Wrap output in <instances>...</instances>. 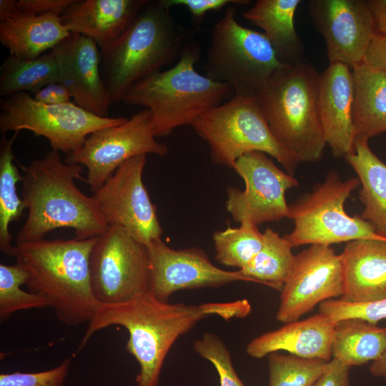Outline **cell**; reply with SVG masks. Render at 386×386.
Returning a JSON list of instances; mask_svg holds the SVG:
<instances>
[{
	"label": "cell",
	"instance_id": "obj_2",
	"mask_svg": "<svg viewBox=\"0 0 386 386\" xmlns=\"http://www.w3.org/2000/svg\"><path fill=\"white\" fill-rule=\"evenodd\" d=\"M24 172L22 199L27 219L19 232L16 244L44 239L58 228H71L76 238L86 239L102 235L109 227L93 197L75 185L82 167L62 161L51 150L28 166L19 163Z\"/></svg>",
	"mask_w": 386,
	"mask_h": 386
},
{
	"label": "cell",
	"instance_id": "obj_30",
	"mask_svg": "<svg viewBox=\"0 0 386 386\" xmlns=\"http://www.w3.org/2000/svg\"><path fill=\"white\" fill-rule=\"evenodd\" d=\"M59 81L56 57L51 50L32 59L8 56L0 68V95L34 94L43 86Z\"/></svg>",
	"mask_w": 386,
	"mask_h": 386
},
{
	"label": "cell",
	"instance_id": "obj_13",
	"mask_svg": "<svg viewBox=\"0 0 386 386\" xmlns=\"http://www.w3.org/2000/svg\"><path fill=\"white\" fill-rule=\"evenodd\" d=\"M233 169L245 184L244 190L234 187L227 190L226 209L235 222L257 226L289 218L286 192L299 184L292 175L261 152L240 157Z\"/></svg>",
	"mask_w": 386,
	"mask_h": 386
},
{
	"label": "cell",
	"instance_id": "obj_35",
	"mask_svg": "<svg viewBox=\"0 0 386 386\" xmlns=\"http://www.w3.org/2000/svg\"><path fill=\"white\" fill-rule=\"evenodd\" d=\"M319 312L335 322L347 318H358L377 325L386 319V298L365 303H350L340 298L331 299L319 305Z\"/></svg>",
	"mask_w": 386,
	"mask_h": 386
},
{
	"label": "cell",
	"instance_id": "obj_18",
	"mask_svg": "<svg viewBox=\"0 0 386 386\" xmlns=\"http://www.w3.org/2000/svg\"><path fill=\"white\" fill-rule=\"evenodd\" d=\"M56 57L59 79L70 91L74 103L107 117L111 103L101 74V52L95 41L71 34L51 50Z\"/></svg>",
	"mask_w": 386,
	"mask_h": 386
},
{
	"label": "cell",
	"instance_id": "obj_10",
	"mask_svg": "<svg viewBox=\"0 0 386 386\" xmlns=\"http://www.w3.org/2000/svg\"><path fill=\"white\" fill-rule=\"evenodd\" d=\"M0 109L2 134L29 130L47 139L52 150L67 154L79 149L91 133L127 119L123 117H99L74 102L44 104L27 92L3 97Z\"/></svg>",
	"mask_w": 386,
	"mask_h": 386
},
{
	"label": "cell",
	"instance_id": "obj_34",
	"mask_svg": "<svg viewBox=\"0 0 386 386\" xmlns=\"http://www.w3.org/2000/svg\"><path fill=\"white\" fill-rule=\"evenodd\" d=\"M193 347L199 355L213 365L219 386H244L234 370L229 350L217 335L204 333L194 341Z\"/></svg>",
	"mask_w": 386,
	"mask_h": 386
},
{
	"label": "cell",
	"instance_id": "obj_25",
	"mask_svg": "<svg viewBox=\"0 0 386 386\" xmlns=\"http://www.w3.org/2000/svg\"><path fill=\"white\" fill-rule=\"evenodd\" d=\"M357 175L364 206L360 217L375 233L386 239V163L370 149L368 142L355 139L354 148L345 157Z\"/></svg>",
	"mask_w": 386,
	"mask_h": 386
},
{
	"label": "cell",
	"instance_id": "obj_44",
	"mask_svg": "<svg viewBox=\"0 0 386 386\" xmlns=\"http://www.w3.org/2000/svg\"><path fill=\"white\" fill-rule=\"evenodd\" d=\"M369 369L373 376L386 379V350L380 357L372 362Z\"/></svg>",
	"mask_w": 386,
	"mask_h": 386
},
{
	"label": "cell",
	"instance_id": "obj_32",
	"mask_svg": "<svg viewBox=\"0 0 386 386\" xmlns=\"http://www.w3.org/2000/svg\"><path fill=\"white\" fill-rule=\"evenodd\" d=\"M269 386H312L329 361L278 352L267 355Z\"/></svg>",
	"mask_w": 386,
	"mask_h": 386
},
{
	"label": "cell",
	"instance_id": "obj_1",
	"mask_svg": "<svg viewBox=\"0 0 386 386\" xmlns=\"http://www.w3.org/2000/svg\"><path fill=\"white\" fill-rule=\"evenodd\" d=\"M249 312L247 300L185 305L162 301L149 292L124 302L100 304L79 349L95 332L112 325L122 326L129 333L126 348L139 367L137 386H158L165 358L179 337L209 316L229 320Z\"/></svg>",
	"mask_w": 386,
	"mask_h": 386
},
{
	"label": "cell",
	"instance_id": "obj_33",
	"mask_svg": "<svg viewBox=\"0 0 386 386\" xmlns=\"http://www.w3.org/2000/svg\"><path fill=\"white\" fill-rule=\"evenodd\" d=\"M28 277L26 271L18 264H0L1 321L19 310L49 307V301L43 296L21 289L22 284H26Z\"/></svg>",
	"mask_w": 386,
	"mask_h": 386
},
{
	"label": "cell",
	"instance_id": "obj_37",
	"mask_svg": "<svg viewBox=\"0 0 386 386\" xmlns=\"http://www.w3.org/2000/svg\"><path fill=\"white\" fill-rule=\"evenodd\" d=\"M172 8L184 6L189 11L196 26H199L207 11L219 10L229 4H248V0H164Z\"/></svg>",
	"mask_w": 386,
	"mask_h": 386
},
{
	"label": "cell",
	"instance_id": "obj_4",
	"mask_svg": "<svg viewBox=\"0 0 386 386\" xmlns=\"http://www.w3.org/2000/svg\"><path fill=\"white\" fill-rule=\"evenodd\" d=\"M97 238L43 239L15 245L16 264L29 275L26 285L45 297L66 325L89 323L100 305L90 274V257Z\"/></svg>",
	"mask_w": 386,
	"mask_h": 386
},
{
	"label": "cell",
	"instance_id": "obj_42",
	"mask_svg": "<svg viewBox=\"0 0 386 386\" xmlns=\"http://www.w3.org/2000/svg\"><path fill=\"white\" fill-rule=\"evenodd\" d=\"M372 12L376 31L386 35V0H367Z\"/></svg>",
	"mask_w": 386,
	"mask_h": 386
},
{
	"label": "cell",
	"instance_id": "obj_40",
	"mask_svg": "<svg viewBox=\"0 0 386 386\" xmlns=\"http://www.w3.org/2000/svg\"><path fill=\"white\" fill-rule=\"evenodd\" d=\"M34 99L44 104H61L72 102L69 89L60 81L50 83L34 94Z\"/></svg>",
	"mask_w": 386,
	"mask_h": 386
},
{
	"label": "cell",
	"instance_id": "obj_5",
	"mask_svg": "<svg viewBox=\"0 0 386 386\" xmlns=\"http://www.w3.org/2000/svg\"><path fill=\"white\" fill-rule=\"evenodd\" d=\"M201 51L200 44L194 38L173 66L137 82L123 96L122 102L150 111L156 137L191 125L202 114L234 95L228 84L213 81L195 69Z\"/></svg>",
	"mask_w": 386,
	"mask_h": 386
},
{
	"label": "cell",
	"instance_id": "obj_12",
	"mask_svg": "<svg viewBox=\"0 0 386 386\" xmlns=\"http://www.w3.org/2000/svg\"><path fill=\"white\" fill-rule=\"evenodd\" d=\"M167 150L166 144L156 139L151 112L144 108L124 123L91 133L82 147L64 161L86 168V182L95 193L128 159L147 154L164 156Z\"/></svg>",
	"mask_w": 386,
	"mask_h": 386
},
{
	"label": "cell",
	"instance_id": "obj_16",
	"mask_svg": "<svg viewBox=\"0 0 386 386\" xmlns=\"http://www.w3.org/2000/svg\"><path fill=\"white\" fill-rule=\"evenodd\" d=\"M308 11L325 40L330 64L353 69L364 62L377 33L367 1L310 0Z\"/></svg>",
	"mask_w": 386,
	"mask_h": 386
},
{
	"label": "cell",
	"instance_id": "obj_43",
	"mask_svg": "<svg viewBox=\"0 0 386 386\" xmlns=\"http://www.w3.org/2000/svg\"><path fill=\"white\" fill-rule=\"evenodd\" d=\"M21 13L16 0H0V21H5Z\"/></svg>",
	"mask_w": 386,
	"mask_h": 386
},
{
	"label": "cell",
	"instance_id": "obj_11",
	"mask_svg": "<svg viewBox=\"0 0 386 386\" xmlns=\"http://www.w3.org/2000/svg\"><path fill=\"white\" fill-rule=\"evenodd\" d=\"M91 282L99 304L124 302L150 292L147 246L118 226H109L92 249Z\"/></svg>",
	"mask_w": 386,
	"mask_h": 386
},
{
	"label": "cell",
	"instance_id": "obj_36",
	"mask_svg": "<svg viewBox=\"0 0 386 386\" xmlns=\"http://www.w3.org/2000/svg\"><path fill=\"white\" fill-rule=\"evenodd\" d=\"M71 360L58 366L36 372H14L0 375V386H63L68 375Z\"/></svg>",
	"mask_w": 386,
	"mask_h": 386
},
{
	"label": "cell",
	"instance_id": "obj_6",
	"mask_svg": "<svg viewBox=\"0 0 386 386\" xmlns=\"http://www.w3.org/2000/svg\"><path fill=\"white\" fill-rule=\"evenodd\" d=\"M321 74L312 64H284L257 96L273 134L299 163L316 162L327 145L318 96Z\"/></svg>",
	"mask_w": 386,
	"mask_h": 386
},
{
	"label": "cell",
	"instance_id": "obj_8",
	"mask_svg": "<svg viewBox=\"0 0 386 386\" xmlns=\"http://www.w3.org/2000/svg\"><path fill=\"white\" fill-rule=\"evenodd\" d=\"M209 145L217 164L233 169L240 157L261 152L274 158L290 175L299 162L278 142L257 97L234 95L199 116L190 125Z\"/></svg>",
	"mask_w": 386,
	"mask_h": 386
},
{
	"label": "cell",
	"instance_id": "obj_14",
	"mask_svg": "<svg viewBox=\"0 0 386 386\" xmlns=\"http://www.w3.org/2000/svg\"><path fill=\"white\" fill-rule=\"evenodd\" d=\"M147 154L122 164L92 196L109 226H118L148 246L162 239L157 209L145 187L142 174Z\"/></svg>",
	"mask_w": 386,
	"mask_h": 386
},
{
	"label": "cell",
	"instance_id": "obj_9",
	"mask_svg": "<svg viewBox=\"0 0 386 386\" xmlns=\"http://www.w3.org/2000/svg\"><path fill=\"white\" fill-rule=\"evenodd\" d=\"M359 185L357 177L342 180L335 171H331L310 192L289 205V218L295 227L284 237L292 247L383 238L361 217L345 212L346 200Z\"/></svg>",
	"mask_w": 386,
	"mask_h": 386
},
{
	"label": "cell",
	"instance_id": "obj_28",
	"mask_svg": "<svg viewBox=\"0 0 386 386\" xmlns=\"http://www.w3.org/2000/svg\"><path fill=\"white\" fill-rule=\"evenodd\" d=\"M263 244L250 263L239 271L248 282L262 284L282 292L292 269L295 255L284 237L267 228Z\"/></svg>",
	"mask_w": 386,
	"mask_h": 386
},
{
	"label": "cell",
	"instance_id": "obj_19",
	"mask_svg": "<svg viewBox=\"0 0 386 386\" xmlns=\"http://www.w3.org/2000/svg\"><path fill=\"white\" fill-rule=\"evenodd\" d=\"M354 94L352 69L341 63L330 64L321 74L318 109L326 143L336 158L345 157L354 148Z\"/></svg>",
	"mask_w": 386,
	"mask_h": 386
},
{
	"label": "cell",
	"instance_id": "obj_17",
	"mask_svg": "<svg viewBox=\"0 0 386 386\" xmlns=\"http://www.w3.org/2000/svg\"><path fill=\"white\" fill-rule=\"evenodd\" d=\"M150 262V293L168 301L179 290L219 287L234 282H248L238 269L227 271L214 266L198 247L175 249L162 239L147 246Z\"/></svg>",
	"mask_w": 386,
	"mask_h": 386
},
{
	"label": "cell",
	"instance_id": "obj_23",
	"mask_svg": "<svg viewBox=\"0 0 386 386\" xmlns=\"http://www.w3.org/2000/svg\"><path fill=\"white\" fill-rule=\"evenodd\" d=\"M71 33L60 17L36 16L20 13L0 21V41L10 56L36 59L52 50Z\"/></svg>",
	"mask_w": 386,
	"mask_h": 386
},
{
	"label": "cell",
	"instance_id": "obj_26",
	"mask_svg": "<svg viewBox=\"0 0 386 386\" xmlns=\"http://www.w3.org/2000/svg\"><path fill=\"white\" fill-rule=\"evenodd\" d=\"M352 122L355 139L368 140L386 132V72L364 63L353 69Z\"/></svg>",
	"mask_w": 386,
	"mask_h": 386
},
{
	"label": "cell",
	"instance_id": "obj_21",
	"mask_svg": "<svg viewBox=\"0 0 386 386\" xmlns=\"http://www.w3.org/2000/svg\"><path fill=\"white\" fill-rule=\"evenodd\" d=\"M149 0H74L60 16L71 34L87 36L99 49L118 39Z\"/></svg>",
	"mask_w": 386,
	"mask_h": 386
},
{
	"label": "cell",
	"instance_id": "obj_41",
	"mask_svg": "<svg viewBox=\"0 0 386 386\" xmlns=\"http://www.w3.org/2000/svg\"><path fill=\"white\" fill-rule=\"evenodd\" d=\"M363 63L373 69L386 72V35L376 33Z\"/></svg>",
	"mask_w": 386,
	"mask_h": 386
},
{
	"label": "cell",
	"instance_id": "obj_7",
	"mask_svg": "<svg viewBox=\"0 0 386 386\" xmlns=\"http://www.w3.org/2000/svg\"><path fill=\"white\" fill-rule=\"evenodd\" d=\"M235 15L229 6L214 25L203 69L208 78L231 86L234 95L257 97L284 64L262 32L243 26Z\"/></svg>",
	"mask_w": 386,
	"mask_h": 386
},
{
	"label": "cell",
	"instance_id": "obj_15",
	"mask_svg": "<svg viewBox=\"0 0 386 386\" xmlns=\"http://www.w3.org/2000/svg\"><path fill=\"white\" fill-rule=\"evenodd\" d=\"M343 269L340 254L330 246L312 244L295 255L281 292L276 319L282 323L299 320L322 302L341 297Z\"/></svg>",
	"mask_w": 386,
	"mask_h": 386
},
{
	"label": "cell",
	"instance_id": "obj_3",
	"mask_svg": "<svg viewBox=\"0 0 386 386\" xmlns=\"http://www.w3.org/2000/svg\"><path fill=\"white\" fill-rule=\"evenodd\" d=\"M164 0H149L116 41L100 49L101 74L111 105L137 82L176 64L194 33L177 21Z\"/></svg>",
	"mask_w": 386,
	"mask_h": 386
},
{
	"label": "cell",
	"instance_id": "obj_27",
	"mask_svg": "<svg viewBox=\"0 0 386 386\" xmlns=\"http://www.w3.org/2000/svg\"><path fill=\"white\" fill-rule=\"evenodd\" d=\"M386 350V327L362 319L347 318L335 324L332 358L350 367L377 360Z\"/></svg>",
	"mask_w": 386,
	"mask_h": 386
},
{
	"label": "cell",
	"instance_id": "obj_22",
	"mask_svg": "<svg viewBox=\"0 0 386 386\" xmlns=\"http://www.w3.org/2000/svg\"><path fill=\"white\" fill-rule=\"evenodd\" d=\"M341 257L344 292L350 303L386 298V239H360L347 242Z\"/></svg>",
	"mask_w": 386,
	"mask_h": 386
},
{
	"label": "cell",
	"instance_id": "obj_29",
	"mask_svg": "<svg viewBox=\"0 0 386 386\" xmlns=\"http://www.w3.org/2000/svg\"><path fill=\"white\" fill-rule=\"evenodd\" d=\"M19 132L7 139L2 134L0 143V249L9 257H14L15 246L11 244L9 224L18 220L26 204L16 191V184L24 177L14 164L13 144Z\"/></svg>",
	"mask_w": 386,
	"mask_h": 386
},
{
	"label": "cell",
	"instance_id": "obj_20",
	"mask_svg": "<svg viewBox=\"0 0 386 386\" xmlns=\"http://www.w3.org/2000/svg\"><path fill=\"white\" fill-rule=\"evenodd\" d=\"M335 324L329 317L319 312L305 320L285 323L279 329L254 338L247 345L246 352L257 359L285 351L300 357L330 361Z\"/></svg>",
	"mask_w": 386,
	"mask_h": 386
},
{
	"label": "cell",
	"instance_id": "obj_39",
	"mask_svg": "<svg viewBox=\"0 0 386 386\" xmlns=\"http://www.w3.org/2000/svg\"><path fill=\"white\" fill-rule=\"evenodd\" d=\"M350 369L345 363L332 358L312 386H349Z\"/></svg>",
	"mask_w": 386,
	"mask_h": 386
},
{
	"label": "cell",
	"instance_id": "obj_31",
	"mask_svg": "<svg viewBox=\"0 0 386 386\" xmlns=\"http://www.w3.org/2000/svg\"><path fill=\"white\" fill-rule=\"evenodd\" d=\"M263 233L257 226L242 223L239 227H228L214 232L212 239L215 259L222 264L238 268L246 267L260 250Z\"/></svg>",
	"mask_w": 386,
	"mask_h": 386
},
{
	"label": "cell",
	"instance_id": "obj_38",
	"mask_svg": "<svg viewBox=\"0 0 386 386\" xmlns=\"http://www.w3.org/2000/svg\"><path fill=\"white\" fill-rule=\"evenodd\" d=\"M74 0H18V7L22 14L44 16L60 17Z\"/></svg>",
	"mask_w": 386,
	"mask_h": 386
},
{
	"label": "cell",
	"instance_id": "obj_24",
	"mask_svg": "<svg viewBox=\"0 0 386 386\" xmlns=\"http://www.w3.org/2000/svg\"><path fill=\"white\" fill-rule=\"evenodd\" d=\"M300 0H258L242 14L259 27L272 45L279 60L284 64L302 61L304 46L297 34L294 17Z\"/></svg>",
	"mask_w": 386,
	"mask_h": 386
}]
</instances>
